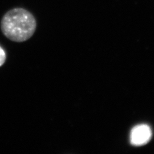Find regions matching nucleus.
<instances>
[{"label":"nucleus","mask_w":154,"mask_h":154,"mask_svg":"<svg viewBox=\"0 0 154 154\" xmlns=\"http://www.w3.org/2000/svg\"><path fill=\"white\" fill-rule=\"evenodd\" d=\"M36 21L33 15L22 8L8 11L2 18L1 29L6 38L22 42L32 37L36 29Z\"/></svg>","instance_id":"1"},{"label":"nucleus","mask_w":154,"mask_h":154,"mask_svg":"<svg viewBox=\"0 0 154 154\" xmlns=\"http://www.w3.org/2000/svg\"><path fill=\"white\" fill-rule=\"evenodd\" d=\"M152 136L150 127L146 125H140L134 127L130 134V142L134 146H142L147 143Z\"/></svg>","instance_id":"2"},{"label":"nucleus","mask_w":154,"mask_h":154,"mask_svg":"<svg viewBox=\"0 0 154 154\" xmlns=\"http://www.w3.org/2000/svg\"><path fill=\"white\" fill-rule=\"evenodd\" d=\"M6 61V53L4 49L0 46V67L2 66Z\"/></svg>","instance_id":"3"}]
</instances>
